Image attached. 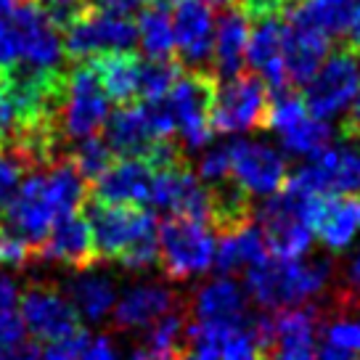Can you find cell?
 Returning a JSON list of instances; mask_svg holds the SVG:
<instances>
[{"instance_id": "b9f144b4", "label": "cell", "mask_w": 360, "mask_h": 360, "mask_svg": "<svg viewBox=\"0 0 360 360\" xmlns=\"http://www.w3.org/2000/svg\"><path fill=\"white\" fill-rule=\"evenodd\" d=\"M24 342H27V328L22 323V315H16L13 310L0 313V352H8Z\"/></svg>"}, {"instance_id": "816d5d0a", "label": "cell", "mask_w": 360, "mask_h": 360, "mask_svg": "<svg viewBox=\"0 0 360 360\" xmlns=\"http://www.w3.org/2000/svg\"><path fill=\"white\" fill-rule=\"evenodd\" d=\"M183 352V349H180ZM180 352H154V349L138 347L130 360H180Z\"/></svg>"}, {"instance_id": "4316f807", "label": "cell", "mask_w": 360, "mask_h": 360, "mask_svg": "<svg viewBox=\"0 0 360 360\" xmlns=\"http://www.w3.org/2000/svg\"><path fill=\"white\" fill-rule=\"evenodd\" d=\"M43 180L45 199L51 204L56 220L77 214L79 207H85V202H88V183H85V178L75 169V165L69 159H61L51 169H45Z\"/></svg>"}, {"instance_id": "30bf717a", "label": "cell", "mask_w": 360, "mask_h": 360, "mask_svg": "<svg viewBox=\"0 0 360 360\" xmlns=\"http://www.w3.org/2000/svg\"><path fill=\"white\" fill-rule=\"evenodd\" d=\"M19 304H22L24 328L40 342L56 345V342H64V339L75 337L77 331H82L75 307L51 283H32L22 294Z\"/></svg>"}, {"instance_id": "9f6ffc18", "label": "cell", "mask_w": 360, "mask_h": 360, "mask_svg": "<svg viewBox=\"0 0 360 360\" xmlns=\"http://www.w3.org/2000/svg\"><path fill=\"white\" fill-rule=\"evenodd\" d=\"M210 6H228V3H233V0H207Z\"/></svg>"}, {"instance_id": "5bb4252c", "label": "cell", "mask_w": 360, "mask_h": 360, "mask_svg": "<svg viewBox=\"0 0 360 360\" xmlns=\"http://www.w3.org/2000/svg\"><path fill=\"white\" fill-rule=\"evenodd\" d=\"M228 154H231V178L249 196H273L281 191L289 178L283 154L265 143L233 141L228 143Z\"/></svg>"}, {"instance_id": "60d3db41", "label": "cell", "mask_w": 360, "mask_h": 360, "mask_svg": "<svg viewBox=\"0 0 360 360\" xmlns=\"http://www.w3.org/2000/svg\"><path fill=\"white\" fill-rule=\"evenodd\" d=\"M19 58H22L19 34H16V30H13L11 19H3V22H0V72L16 67Z\"/></svg>"}, {"instance_id": "681fc988", "label": "cell", "mask_w": 360, "mask_h": 360, "mask_svg": "<svg viewBox=\"0 0 360 360\" xmlns=\"http://www.w3.org/2000/svg\"><path fill=\"white\" fill-rule=\"evenodd\" d=\"M315 360H360V358L358 355H349V352H345V349L334 347V345H328V342H323V345L318 347Z\"/></svg>"}, {"instance_id": "ffe728a7", "label": "cell", "mask_w": 360, "mask_h": 360, "mask_svg": "<svg viewBox=\"0 0 360 360\" xmlns=\"http://www.w3.org/2000/svg\"><path fill=\"white\" fill-rule=\"evenodd\" d=\"M283 40H286V22L278 16L257 19L249 30L247 61L270 93L289 88L286 69H283Z\"/></svg>"}, {"instance_id": "836d02e7", "label": "cell", "mask_w": 360, "mask_h": 360, "mask_svg": "<svg viewBox=\"0 0 360 360\" xmlns=\"http://www.w3.org/2000/svg\"><path fill=\"white\" fill-rule=\"evenodd\" d=\"M120 265H122L124 270H130V273H143V270H151L154 265H159L157 233L135 241L133 247L120 257Z\"/></svg>"}, {"instance_id": "e0dca14e", "label": "cell", "mask_w": 360, "mask_h": 360, "mask_svg": "<svg viewBox=\"0 0 360 360\" xmlns=\"http://www.w3.org/2000/svg\"><path fill=\"white\" fill-rule=\"evenodd\" d=\"M304 223L318 233L323 247L345 252L358 233V202L347 196H310L304 207Z\"/></svg>"}, {"instance_id": "8992f818", "label": "cell", "mask_w": 360, "mask_h": 360, "mask_svg": "<svg viewBox=\"0 0 360 360\" xmlns=\"http://www.w3.org/2000/svg\"><path fill=\"white\" fill-rule=\"evenodd\" d=\"M270 90L255 72L217 82L212 101L214 133H244L265 127Z\"/></svg>"}, {"instance_id": "7c38bea8", "label": "cell", "mask_w": 360, "mask_h": 360, "mask_svg": "<svg viewBox=\"0 0 360 360\" xmlns=\"http://www.w3.org/2000/svg\"><path fill=\"white\" fill-rule=\"evenodd\" d=\"M56 223V214L45 199L43 172H30L19 183V191L3 210V231L27 241L37 252Z\"/></svg>"}, {"instance_id": "11a10c76", "label": "cell", "mask_w": 360, "mask_h": 360, "mask_svg": "<svg viewBox=\"0 0 360 360\" xmlns=\"http://www.w3.org/2000/svg\"><path fill=\"white\" fill-rule=\"evenodd\" d=\"M37 6H51V3H67V0H34Z\"/></svg>"}, {"instance_id": "f6af8a7d", "label": "cell", "mask_w": 360, "mask_h": 360, "mask_svg": "<svg viewBox=\"0 0 360 360\" xmlns=\"http://www.w3.org/2000/svg\"><path fill=\"white\" fill-rule=\"evenodd\" d=\"M22 300V289L13 276H0V313H11Z\"/></svg>"}, {"instance_id": "ee69618b", "label": "cell", "mask_w": 360, "mask_h": 360, "mask_svg": "<svg viewBox=\"0 0 360 360\" xmlns=\"http://www.w3.org/2000/svg\"><path fill=\"white\" fill-rule=\"evenodd\" d=\"M265 360H315L313 345H273L262 352Z\"/></svg>"}, {"instance_id": "e575fe53", "label": "cell", "mask_w": 360, "mask_h": 360, "mask_svg": "<svg viewBox=\"0 0 360 360\" xmlns=\"http://www.w3.org/2000/svg\"><path fill=\"white\" fill-rule=\"evenodd\" d=\"M34 257H37V252L27 241L0 231V265H6V268H27Z\"/></svg>"}, {"instance_id": "ac0fdd59", "label": "cell", "mask_w": 360, "mask_h": 360, "mask_svg": "<svg viewBox=\"0 0 360 360\" xmlns=\"http://www.w3.org/2000/svg\"><path fill=\"white\" fill-rule=\"evenodd\" d=\"M37 257L48 259V262H58L69 270H90L98 262V252L93 244V233L85 220V214H69L53 223L43 247L37 249Z\"/></svg>"}, {"instance_id": "7402d4cb", "label": "cell", "mask_w": 360, "mask_h": 360, "mask_svg": "<svg viewBox=\"0 0 360 360\" xmlns=\"http://www.w3.org/2000/svg\"><path fill=\"white\" fill-rule=\"evenodd\" d=\"M247 43H249V19L244 13L228 6L214 30V48H212V75L220 79H233L244 75L247 64Z\"/></svg>"}, {"instance_id": "74e56055", "label": "cell", "mask_w": 360, "mask_h": 360, "mask_svg": "<svg viewBox=\"0 0 360 360\" xmlns=\"http://www.w3.org/2000/svg\"><path fill=\"white\" fill-rule=\"evenodd\" d=\"M24 178V169L19 167V162L0 148V210H6V204L13 199V193L19 191V183Z\"/></svg>"}, {"instance_id": "cb8c5ba5", "label": "cell", "mask_w": 360, "mask_h": 360, "mask_svg": "<svg viewBox=\"0 0 360 360\" xmlns=\"http://www.w3.org/2000/svg\"><path fill=\"white\" fill-rule=\"evenodd\" d=\"M96 72L106 101L117 106L138 103V75H141V56L135 51L127 53H101V56L85 58Z\"/></svg>"}, {"instance_id": "f1b7e54d", "label": "cell", "mask_w": 360, "mask_h": 360, "mask_svg": "<svg viewBox=\"0 0 360 360\" xmlns=\"http://www.w3.org/2000/svg\"><path fill=\"white\" fill-rule=\"evenodd\" d=\"M183 75V67L178 61H157L148 58L141 61V75H138V103H159L169 96L175 82Z\"/></svg>"}, {"instance_id": "c3c4849f", "label": "cell", "mask_w": 360, "mask_h": 360, "mask_svg": "<svg viewBox=\"0 0 360 360\" xmlns=\"http://www.w3.org/2000/svg\"><path fill=\"white\" fill-rule=\"evenodd\" d=\"M345 281L355 294H360V249L349 257L347 270H345Z\"/></svg>"}, {"instance_id": "5b68a950", "label": "cell", "mask_w": 360, "mask_h": 360, "mask_svg": "<svg viewBox=\"0 0 360 360\" xmlns=\"http://www.w3.org/2000/svg\"><path fill=\"white\" fill-rule=\"evenodd\" d=\"M360 90V61L358 53H352L347 48H339L321 69L315 72V77L307 82L302 101L304 109L313 120L328 122L331 117L349 109V103L355 101Z\"/></svg>"}, {"instance_id": "db71d44e", "label": "cell", "mask_w": 360, "mask_h": 360, "mask_svg": "<svg viewBox=\"0 0 360 360\" xmlns=\"http://www.w3.org/2000/svg\"><path fill=\"white\" fill-rule=\"evenodd\" d=\"M151 6H159V8H167V6H178L183 0H148Z\"/></svg>"}, {"instance_id": "d4e9b609", "label": "cell", "mask_w": 360, "mask_h": 360, "mask_svg": "<svg viewBox=\"0 0 360 360\" xmlns=\"http://www.w3.org/2000/svg\"><path fill=\"white\" fill-rule=\"evenodd\" d=\"M64 297H67L69 304L75 307V313L82 321L101 323L117 304V283L106 273L82 270V273H75L67 281V294Z\"/></svg>"}, {"instance_id": "3957f363", "label": "cell", "mask_w": 360, "mask_h": 360, "mask_svg": "<svg viewBox=\"0 0 360 360\" xmlns=\"http://www.w3.org/2000/svg\"><path fill=\"white\" fill-rule=\"evenodd\" d=\"M109 117V101L103 96L101 85L90 61H77L67 69V93L58 112V130L67 141H85L98 135Z\"/></svg>"}, {"instance_id": "2e32d148", "label": "cell", "mask_w": 360, "mask_h": 360, "mask_svg": "<svg viewBox=\"0 0 360 360\" xmlns=\"http://www.w3.org/2000/svg\"><path fill=\"white\" fill-rule=\"evenodd\" d=\"M183 307V297L162 283H135L124 289L112 310L114 331H141L154 326L159 318Z\"/></svg>"}, {"instance_id": "bcb514c9", "label": "cell", "mask_w": 360, "mask_h": 360, "mask_svg": "<svg viewBox=\"0 0 360 360\" xmlns=\"http://www.w3.org/2000/svg\"><path fill=\"white\" fill-rule=\"evenodd\" d=\"M342 43H345L342 48H347L352 53H360V0H355V6H352L347 30L342 34Z\"/></svg>"}, {"instance_id": "ba28073f", "label": "cell", "mask_w": 360, "mask_h": 360, "mask_svg": "<svg viewBox=\"0 0 360 360\" xmlns=\"http://www.w3.org/2000/svg\"><path fill=\"white\" fill-rule=\"evenodd\" d=\"M138 43V27L127 16L90 8L75 27L64 32V51L72 64L101 53H127Z\"/></svg>"}, {"instance_id": "83f0119b", "label": "cell", "mask_w": 360, "mask_h": 360, "mask_svg": "<svg viewBox=\"0 0 360 360\" xmlns=\"http://www.w3.org/2000/svg\"><path fill=\"white\" fill-rule=\"evenodd\" d=\"M138 43L143 45L148 58L157 61H178L175 56V34H172V19L167 8H159L148 3L138 11Z\"/></svg>"}, {"instance_id": "4dcf8cb0", "label": "cell", "mask_w": 360, "mask_h": 360, "mask_svg": "<svg viewBox=\"0 0 360 360\" xmlns=\"http://www.w3.org/2000/svg\"><path fill=\"white\" fill-rule=\"evenodd\" d=\"M67 159L75 165L79 175L88 180H96L103 169L114 162V154L109 151V146L103 143L101 135H93V138H85V141H77L75 146L69 148Z\"/></svg>"}, {"instance_id": "d6986e66", "label": "cell", "mask_w": 360, "mask_h": 360, "mask_svg": "<svg viewBox=\"0 0 360 360\" xmlns=\"http://www.w3.org/2000/svg\"><path fill=\"white\" fill-rule=\"evenodd\" d=\"M151 180H154V169L143 159H120L93 180L90 202L141 207L143 202H148Z\"/></svg>"}, {"instance_id": "4fadbf2b", "label": "cell", "mask_w": 360, "mask_h": 360, "mask_svg": "<svg viewBox=\"0 0 360 360\" xmlns=\"http://www.w3.org/2000/svg\"><path fill=\"white\" fill-rule=\"evenodd\" d=\"M175 56L180 67L191 72H210L214 48V16L207 0H183L172 13Z\"/></svg>"}, {"instance_id": "484cf974", "label": "cell", "mask_w": 360, "mask_h": 360, "mask_svg": "<svg viewBox=\"0 0 360 360\" xmlns=\"http://www.w3.org/2000/svg\"><path fill=\"white\" fill-rule=\"evenodd\" d=\"M268 257V247L259 225L249 223L233 233H223L220 244L214 247V268L220 273H238L244 268H255Z\"/></svg>"}, {"instance_id": "f35d334b", "label": "cell", "mask_w": 360, "mask_h": 360, "mask_svg": "<svg viewBox=\"0 0 360 360\" xmlns=\"http://www.w3.org/2000/svg\"><path fill=\"white\" fill-rule=\"evenodd\" d=\"M220 360H265L249 331H238L220 349Z\"/></svg>"}, {"instance_id": "277c9868", "label": "cell", "mask_w": 360, "mask_h": 360, "mask_svg": "<svg viewBox=\"0 0 360 360\" xmlns=\"http://www.w3.org/2000/svg\"><path fill=\"white\" fill-rule=\"evenodd\" d=\"M85 220L93 233L98 259H120L135 241L157 233V214L143 207L85 202Z\"/></svg>"}, {"instance_id": "ab89813d", "label": "cell", "mask_w": 360, "mask_h": 360, "mask_svg": "<svg viewBox=\"0 0 360 360\" xmlns=\"http://www.w3.org/2000/svg\"><path fill=\"white\" fill-rule=\"evenodd\" d=\"M88 339H90L88 331H77L75 337L64 339V342L48 345V347L40 352V360H79L82 349L88 345Z\"/></svg>"}, {"instance_id": "d6a6232c", "label": "cell", "mask_w": 360, "mask_h": 360, "mask_svg": "<svg viewBox=\"0 0 360 360\" xmlns=\"http://www.w3.org/2000/svg\"><path fill=\"white\" fill-rule=\"evenodd\" d=\"M323 342L345 349L349 355H360V321L358 318H337L323 326Z\"/></svg>"}, {"instance_id": "d590c367", "label": "cell", "mask_w": 360, "mask_h": 360, "mask_svg": "<svg viewBox=\"0 0 360 360\" xmlns=\"http://www.w3.org/2000/svg\"><path fill=\"white\" fill-rule=\"evenodd\" d=\"M196 178L204 180L207 186H212L217 180L231 178V154H228V146H217L212 151H207L199 162V172Z\"/></svg>"}, {"instance_id": "7dc6e473", "label": "cell", "mask_w": 360, "mask_h": 360, "mask_svg": "<svg viewBox=\"0 0 360 360\" xmlns=\"http://www.w3.org/2000/svg\"><path fill=\"white\" fill-rule=\"evenodd\" d=\"M0 360H40V347L34 342H24L8 352H0Z\"/></svg>"}, {"instance_id": "f546056e", "label": "cell", "mask_w": 360, "mask_h": 360, "mask_svg": "<svg viewBox=\"0 0 360 360\" xmlns=\"http://www.w3.org/2000/svg\"><path fill=\"white\" fill-rule=\"evenodd\" d=\"M331 135L334 133H331V124L328 122L304 117L302 122L294 124L292 130L281 133V143L289 154H294V157H315V154H321L323 148H328Z\"/></svg>"}, {"instance_id": "1f68e13d", "label": "cell", "mask_w": 360, "mask_h": 360, "mask_svg": "<svg viewBox=\"0 0 360 360\" xmlns=\"http://www.w3.org/2000/svg\"><path fill=\"white\" fill-rule=\"evenodd\" d=\"M183 339H186V315L180 307V310H172L165 318H159L154 326L146 328L143 347L154 349V352H180Z\"/></svg>"}, {"instance_id": "44dd1931", "label": "cell", "mask_w": 360, "mask_h": 360, "mask_svg": "<svg viewBox=\"0 0 360 360\" xmlns=\"http://www.w3.org/2000/svg\"><path fill=\"white\" fill-rule=\"evenodd\" d=\"M157 141L143 103L117 106L103 122V143L120 159H146Z\"/></svg>"}, {"instance_id": "603a6c76", "label": "cell", "mask_w": 360, "mask_h": 360, "mask_svg": "<svg viewBox=\"0 0 360 360\" xmlns=\"http://www.w3.org/2000/svg\"><path fill=\"white\" fill-rule=\"evenodd\" d=\"M331 40L326 34L294 27L286 22V40H283V69L289 85H307L315 72L326 61Z\"/></svg>"}, {"instance_id": "52a82bcc", "label": "cell", "mask_w": 360, "mask_h": 360, "mask_svg": "<svg viewBox=\"0 0 360 360\" xmlns=\"http://www.w3.org/2000/svg\"><path fill=\"white\" fill-rule=\"evenodd\" d=\"M217 77L212 72H183L175 88L169 90L167 103L175 114L183 146L202 148L212 141V101Z\"/></svg>"}, {"instance_id": "9a60e30c", "label": "cell", "mask_w": 360, "mask_h": 360, "mask_svg": "<svg viewBox=\"0 0 360 360\" xmlns=\"http://www.w3.org/2000/svg\"><path fill=\"white\" fill-rule=\"evenodd\" d=\"M11 24L19 34V48H22L19 64H27L32 69H64L61 37L34 0L19 3V8L11 16Z\"/></svg>"}, {"instance_id": "6da1fadb", "label": "cell", "mask_w": 360, "mask_h": 360, "mask_svg": "<svg viewBox=\"0 0 360 360\" xmlns=\"http://www.w3.org/2000/svg\"><path fill=\"white\" fill-rule=\"evenodd\" d=\"M331 259H276L265 257L247 270V297L265 310L281 313L304 307L313 297L323 294L331 281Z\"/></svg>"}, {"instance_id": "6f0895ef", "label": "cell", "mask_w": 360, "mask_h": 360, "mask_svg": "<svg viewBox=\"0 0 360 360\" xmlns=\"http://www.w3.org/2000/svg\"><path fill=\"white\" fill-rule=\"evenodd\" d=\"M358 223H360V202H358Z\"/></svg>"}, {"instance_id": "8d00e7d4", "label": "cell", "mask_w": 360, "mask_h": 360, "mask_svg": "<svg viewBox=\"0 0 360 360\" xmlns=\"http://www.w3.org/2000/svg\"><path fill=\"white\" fill-rule=\"evenodd\" d=\"M302 0H238V11L247 19L257 22V19H270V16H286L294 6H300Z\"/></svg>"}, {"instance_id": "9c48e42d", "label": "cell", "mask_w": 360, "mask_h": 360, "mask_svg": "<svg viewBox=\"0 0 360 360\" xmlns=\"http://www.w3.org/2000/svg\"><path fill=\"white\" fill-rule=\"evenodd\" d=\"M193 323L220 334H238L249 326V297L244 286L228 276L202 283L191 297Z\"/></svg>"}, {"instance_id": "7bdbcfd3", "label": "cell", "mask_w": 360, "mask_h": 360, "mask_svg": "<svg viewBox=\"0 0 360 360\" xmlns=\"http://www.w3.org/2000/svg\"><path fill=\"white\" fill-rule=\"evenodd\" d=\"M79 360H120V352H117V347H114L112 337L101 334V337L88 339V345H85V349H82Z\"/></svg>"}, {"instance_id": "8fae6325", "label": "cell", "mask_w": 360, "mask_h": 360, "mask_svg": "<svg viewBox=\"0 0 360 360\" xmlns=\"http://www.w3.org/2000/svg\"><path fill=\"white\" fill-rule=\"evenodd\" d=\"M148 202L151 207L169 212V217L210 225V193L188 162L154 172Z\"/></svg>"}, {"instance_id": "7a4b0ae2", "label": "cell", "mask_w": 360, "mask_h": 360, "mask_svg": "<svg viewBox=\"0 0 360 360\" xmlns=\"http://www.w3.org/2000/svg\"><path fill=\"white\" fill-rule=\"evenodd\" d=\"M159 265L169 281L204 276L214 265V236L202 223L169 217L157 228Z\"/></svg>"}, {"instance_id": "f5cc1de1", "label": "cell", "mask_w": 360, "mask_h": 360, "mask_svg": "<svg viewBox=\"0 0 360 360\" xmlns=\"http://www.w3.org/2000/svg\"><path fill=\"white\" fill-rule=\"evenodd\" d=\"M19 3H22V0H0V22H3V19H11L13 11L19 8Z\"/></svg>"}, {"instance_id": "f907efd6", "label": "cell", "mask_w": 360, "mask_h": 360, "mask_svg": "<svg viewBox=\"0 0 360 360\" xmlns=\"http://www.w3.org/2000/svg\"><path fill=\"white\" fill-rule=\"evenodd\" d=\"M180 360H220V352L210 347H188L180 352Z\"/></svg>"}]
</instances>
